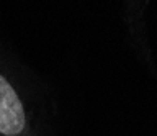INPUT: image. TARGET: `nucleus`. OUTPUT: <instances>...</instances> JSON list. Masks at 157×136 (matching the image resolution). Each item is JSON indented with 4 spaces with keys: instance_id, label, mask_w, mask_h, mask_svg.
Wrapping results in <instances>:
<instances>
[{
    "instance_id": "obj_1",
    "label": "nucleus",
    "mask_w": 157,
    "mask_h": 136,
    "mask_svg": "<svg viewBox=\"0 0 157 136\" xmlns=\"http://www.w3.org/2000/svg\"><path fill=\"white\" fill-rule=\"evenodd\" d=\"M26 126V115L17 92L0 76V133L5 136H18Z\"/></svg>"
}]
</instances>
